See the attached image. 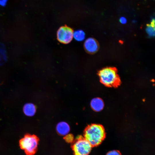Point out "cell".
<instances>
[{"instance_id":"cell-9","label":"cell","mask_w":155,"mask_h":155,"mask_svg":"<svg viewBox=\"0 0 155 155\" xmlns=\"http://www.w3.org/2000/svg\"><path fill=\"white\" fill-rule=\"evenodd\" d=\"M36 107L32 103H27L25 104L23 107V111L24 114L29 116H33L36 112Z\"/></svg>"},{"instance_id":"cell-13","label":"cell","mask_w":155,"mask_h":155,"mask_svg":"<svg viewBox=\"0 0 155 155\" xmlns=\"http://www.w3.org/2000/svg\"><path fill=\"white\" fill-rule=\"evenodd\" d=\"M64 139L65 141L68 143H71L73 142V137L71 134H67L65 135Z\"/></svg>"},{"instance_id":"cell-16","label":"cell","mask_w":155,"mask_h":155,"mask_svg":"<svg viewBox=\"0 0 155 155\" xmlns=\"http://www.w3.org/2000/svg\"><path fill=\"white\" fill-rule=\"evenodd\" d=\"M7 0H0V5L4 6L6 5Z\"/></svg>"},{"instance_id":"cell-6","label":"cell","mask_w":155,"mask_h":155,"mask_svg":"<svg viewBox=\"0 0 155 155\" xmlns=\"http://www.w3.org/2000/svg\"><path fill=\"white\" fill-rule=\"evenodd\" d=\"M84 46L86 51L90 54L96 53L99 48L98 42L92 38H89L86 40L84 42Z\"/></svg>"},{"instance_id":"cell-10","label":"cell","mask_w":155,"mask_h":155,"mask_svg":"<svg viewBox=\"0 0 155 155\" xmlns=\"http://www.w3.org/2000/svg\"><path fill=\"white\" fill-rule=\"evenodd\" d=\"M146 31L150 37H153L155 35V20L152 19L150 24H148L146 28Z\"/></svg>"},{"instance_id":"cell-7","label":"cell","mask_w":155,"mask_h":155,"mask_svg":"<svg viewBox=\"0 0 155 155\" xmlns=\"http://www.w3.org/2000/svg\"><path fill=\"white\" fill-rule=\"evenodd\" d=\"M56 129L57 132L59 135L65 136L69 133L70 128L67 123L64 121H61L57 124Z\"/></svg>"},{"instance_id":"cell-8","label":"cell","mask_w":155,"mask_h":155,"mask_svg":"<svg viewBox=\"0 0 155 155\" xmlns=\"http://www.w3.org/2000/svg\"><path fill=\"white\" fill-rule=\"evenodd\" d=\"M90 106L93 110L96 112H99L103 109L104 107V103L101 99L99 98H95L91 100Z\"/></svg>"},{"instance_id":"cell-4","label":"cell","mask_w":155,"mask_h":155,"mask_svg":"<svg viewBox=\"0 0 155 155\" xmlns=\"http://www.w3.org/2000/svg\"><path fill=\"white\" fill-rule=\"evenodd\" d=\"M92 147L86 140L81 136H78L71 146L74 155H88Z\"/></svg>"},{"instance_id":"cell-2","label":"cell","mask_w":155,"mask_h":155,"mask_svg":"<svg viewBox=\"0 0 155 155\" xmlns=\"http://www.w3.org/2000/svg\"><path fill=\"white\" fill-rule=\"evenodd\" d=\"M98 75L101 83L107 86H116L120 83V78L115 68H103L98 72Z\"/></svg>"},{"instance_id":"cell-15","label":"cell","mask_w":155,"mask_h":155,"mask_svg":"<svg viewBox=\"0 0 155 155\" xmlns=\"http://www.w3.org/2000/svg\"><path fill=\"white\" fill-rule=\"evenodd\" d=\"M119 21L121 24H124L126 23L127 22V20L124 17H121L120 18Z\"/></svg>"},{"instance_id":"cell-12","label":"cell","mask_w":155,"mask_h":155,"mask_svg":"<svg viewBox=\"0 0 155 155\" xmlns=\"http://www.w3.org/2000/svg\"><path fill=\"white\" fill-rule=\"evenodd\" d=\"M6 60L7 57L5 49L3 45L0 44V65L3 64Z\"/></svg>"},{"instance_id":"cell-5","label":"cell","mask_w":155,"mask_h":155,"mask_svg":"<svg viewBox=\"0 0 155 155\" xmlns=\"http://www.w3.org/2000/svg\"><path fill=\"white\" fill-rule=\"evenodd\" d=\"M73 33V31L71 28L67 26L61 27L57 31V40L62 43H69L72 39Z\"/></svg>"},{"instance_id":"cell-1","label":"cell","mask_w":155,"mask_h":155,"mask_svg":"<svg viewBox=\"0 0 155 155\" xmlns=\"http://www.w3.org/2000/svg\"><path fill=\"white\" fill-rule=\"evenodd\" d=\"M84 135V138L92 146L99 145L103 140L105 136L103 127L99 124H92L86 129Z\"/></svg>"},{"instance_id":"cell-11","label":"cell","mask_w":155,"mask_h":155,"mask_svg":"<svg viewBox=\"0 0 155 155\" xmlns=\"http://www.w3.org/2000/svg\"><path fill=\"white\" fill-rule=\"evenodd\" d=\"M73 37L77 41H82L85 39V33L82 30H77L73 32Z\"/></svg>"},{"instance_id":"cell-14","label":"cell","mask_w":155,"mask_h":155,"mask_svg":"<svg viewBox=\"0 0 155 155\" xmlns=\"http://www.w3.org/2000/svg\"><path fill=\"white\" fill-rule=\"evenodd\" d=\"M106 155H121L119 152L116 150H112L108 152Z\"/></svg>"},{"instance_id":"cell-3","label":"cell","mask_w":155,"mask_h":155,"mask_svg":"<svg viewBox=\"0 0 155 155\" xmlns=\"http://www.w3.org/2000/svg\"><path fill=\"white\" fill-rule=\"evenodd\" d=\"M38 141L36 135L26 134L20 140V146L27 155H33L37 151Z\"/></svg>"}]
</instances>
